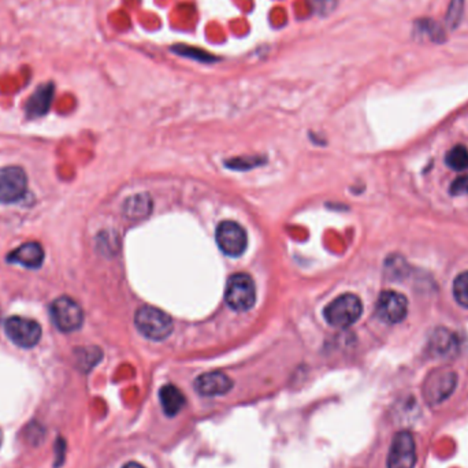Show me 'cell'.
<instances>
[{"mask_svg":"<svg viewBox=\"0 0 468 468\" xmlns=\"http://www.w3.org/2000/svg\"><path fill=\"white\" fill-rule=\"evenodd\" d=\"M135 325L140 333L152 341L166 340L173 331V319L154 306H142L135 315Z\"/></svg>","mask_w":468,"mask_h":468,"instance_id":"1","label":"cell"},{"mask_svg":"<svg viewBox=\"0 0 468 468\" xmlns=\"http://www.w3.org/2000/svg\"><path fill=\"white\" fill-rule=\"evenodd\" d=\"M362 313H363L362 300L356 295L345 293L338 296L326 306L323 316L331 326L345 329L356 323L362 316Z\"/></svg>","mask_w":468,"mask_h":468,"instance_id":"2","label":"cell"},{"mask_svg":"<svg viewBox=\"0 0 468 468\" xmlns=\"http://www.w3.org/2000/svg\"><path fill=\"white\" fill-rule=\"evenodd\" d=\"M226 304L233 311L251 310L256 301V289L252 278L244 273H237L229 278L226 284Z\"/></svg>","mask_w":468,"mask_h":468,"instance_id":"3","label":"cell"},{"mask_svg":"<svg viewBox=\"0 0 468 468\" xmlns=\"http://www.w3.org/2000/svg\"><path fill=\"white\" fill-rule=\"evenodd\" d=\"M456 385L457 375L449 368L433 370L423 382V399L429 405H438L451 396L456 389Z\"/></svg>","mask_w":468,"mask_h":468,"instance_id":"4","label":"cell"},{"mask_svg":"<svg viewBox=\"0 0 468 468\" xmlns=\"http://www.w3.org/2000/svg\"><path fill=\"white\" fill-rule=\"evenodd\" d=\"M51 316L55 326L63 333H73L80 329L84 322L83 308L68 296L59 297L52 303Z\"/></svg>","mask_w":468,"mask_h":468,"instance_id":"5","label":"cell"},{"mask_svg":"<svg viewBox=\"0 0 468 468\" xmlns=\"http://www.w3.org/2000/svg\"><path fill=\"white\" fill-rule=\"evenodd\" d=\"M4 330L13 344L21 348H32L41 338V328L33 321L24 316H11L6 321Z\"/></svg>","mask_w":468,"mask_h":468,"instance_id":"6","label":"cell"},{"mask_svg":"<svg viewBox=\"0 0 468 468\" xmlns=\"http://www.w3.org/2000/svg\"><path fill=\"white\" fill-rule=\"evenodd\" d=\"M217 244L219 249L232 258L241 256L246 249V233L243 226L225 221L217 227Z\"/></svg>","mask_w":468,"mask_h":468,"instance_id":"7","label":"cell"},{"mask_svg":"<svg viewBox=\"0 0 468 468\" xmlns=\"http://www.w3.org/2000/svg\"><path fill=\"white\" fill-rule=\"evenodd\" d=\"M408 312V301L405 296L395 291L382 292L375 306V313L378 319L388 323L396 325L405 319Z\"/></svg>","mask_w":468,"mask_h":468,"instance_id":"8","label":"cell"},{"mask_svg":"<svg viewBox=\"0 0 468 468\" xmlns=\"http://www.w3.org/2000/svg\"><path fill=\"white\" fill-rule=\"evenodd\" d=\"M416 445L412 434L400 432L395 435L388 453V468H414Z\"/></svg>","mask_w":468,"mask_h":468,"instance_id":"9","label":"cell"},{"mask_svg":"<svg viewBox=\"0 0 468 468\" xmlns=\"http://www.w3.org/2000/svg\"><path fill=\"white\" fill-rule=\"evenodd\" d=\"M28 189V177L21 167L0 169V203H16Z\"/></svg>","mask_w":468,"mask_h":468,"instance_id":"10","label":"cell"},{"mask_svg":"<svg viewBox=\"0 0 468 468\" xmlns=\"http://www.w3.org/2000/svg\"><path fill=\"white\" fill-rule=\"evenodd\" d=\"M233 388V381L221 371L202 374L194 381V390L204 397L224 396Z\"/></svg>","mask_w":468,"mask_h":468,"instance_id":"11","label":"cell"},{"mask_svg":"<svg viewBox=\"0 0 468 468\" xmlns=\"http://www.w3.org/2000/svg\"><path fill=\"white\" fill-rule=\"evenodd\" d=\"M7 260L26 269H38L44 261V249L38 243L22 244L7 255Z\"/></svg>","mask_w":468,"mask_h":468,"instance_id":"12","label":"cell"},{"mask_svg":"<svg viewBox=\"0 0 468 468\" xmlns=\"http://www.w3.org/2000/svg\"><path fill=\"white\" fill-rule=\"evenodd\" d=\"M459 348L456 336L447 329L434 330L429 340V352L435 358H451Z\"/></svg>","mask_w":468,"mask_h":468,"instance_id":"13","label":"cell"},{"mask_svg":"<svg viewBox=\"0 0 468 468\" xmlns=\"http://www.w3.org/2000/svg\"><path fill=\"white\" fill-rule=\"evenodd\" d=\"M52 98H53V85L52 84L40 85L26 103V114L31 118L46 115L51 107Z\"/></svg>","mask_w":468,"mask_h":468,"instance_id":"14","label":"cell"},{"mask_svg":"<svg viewBox=\"0 0 468 468\" xmlns=\"http://www.w3.org/2000/svg\"><path fill=\"white\" fill-rule=\"evenodd\" d=\"M159 401L163 408V412L172 417L178 415L187 404L184 393L174 385H165L159 390Z\"/></svg>","mask_w":468,"mask_h":468,"instance_id":"15","label":"cell"},{"mask_svg":"<svg viewBox=\"0 0 468 468\" xmlns=\"http://www.w3.org/2000/svg\"><path fill=\"white\" fill-rule=\"evenodd\" d=\"M152 209V200L148 194H135L125 203V214L130 219H142L150 215Z\"/></svg>","mask_w":468,"mask_h":468,"instance_id":"16","label":"cell"},{"mask_svg":"<svg viewBox=\"0 0 468 468\" xmlns=\"http://www.w3.org/2000/svg\"><path fill=\"white\" fill-rule=\"evenodd\" d=\"M447 165L452 170L463 172L468 169V151L463 145H456L447 154Z\"/></svg>","mask_w":468,"mask_h":468,"instance_id":"17","label":"cell"},{"mask_svg":"<svg viewBox=\"0 0 468 468\" xmlns=\"http://www.w3.org/2000/svg\"><path fill=\"white\" fill-rule=\"evenodd\" d=\"M453 296L462 307L468 308V271L459 274L454 279Z\"/></svg>","mask_w":468,"mask_h":468,"instance_id":"18","label":"cell"},{"mask_svg":"<svg viewBox=\"0 0 468 468\" xmlns=\"http://www.w3.org/2000/svg\"><path fill=\"white\" fill-rule=\"evenodd\" d=\"M77 359L80 367H83L84 370H89L95 364L99 363V360L102 359V352L99 350V348H83L81 350H78Z\"/></svg>","mask_w":468,"mask_h":468,"instance_id":"19","label":"cell"},{"mask_svg":"<svg viewBox=\"0 0 468 468\" xmlns=\"http://www.w3.org/2000/svg\"><path fill=\"white\" fill-rule=\"evenodd\" d=\"M408 266L401 258H390L386 261V276L389 279H400L407 276Z\"/></svg>","mask_w":468,"mask_h":468,"instance_id":"20","label":"cell"},{"mask_svg":"<svg viewBox=\"0 0 468 468\" xmlns=\"http://www.w3.org/2000/svg\"><path fill=\"white\" fill-rule=\"evenodd\" d=\"M306 1L310 4L313 13L319 16H328L336 9L338 0H306Z\"/></svg>","mask_w":468,"mask_h":468,"instance_id":"21","label":"cell"},{"mask_svg":"<svg viewBox=\"0 0 468 468\" xmlns=\"http://www.w3.org/2000/svg\"><path fill=\"white\" fill-rule=\"evenodd\" d=\"M451 193L453 196L468 194V175H462L452 182Z\"/></svg>","mask_w":468,"mask_h":468,"instance_id":"22","label":"cell"},{"mask_svg":"<svg viewBox=\"0 0 468 468\" xmlns=\"http://www.w3.org/2000/svg\"><path fill=\"white\" fill-rule=\"evenodd\" d=\"M462 4H463V0H453L452 1L451 10H449V14H448V22L457 24V19L460 18V13H462Z\"/></svg>","mask_w":468,"mask_h":468,"instance_id":"23","label":"cell"},{"mask_svg":"<svg viewBox=\"0 0 468 468\" xmlns=\"http://www.w3.org/2000/svg\"><path fill=\"white\" fill-rule=\"evenodd\" d=\"M255 165H258V160H254L251 157H248L246 160H240V159L234 160L233 159L232 163H227V166H230L233 169H237V170H244V167H248V170H249V167H254Z\"/></svg>","mask_w":468,"mask_h":468,"instance_id":"24","label":"cell"},{"mask_svg":"<svg viewBox=\"0 0 468 468\" xmlns=\"http://www.w3.org/2000/svg\"><path fill=\"white\" fill-rule=\"evenodd\" d=\"M65 453H66V444H65V441H63L62 438H59V440L56 441V454H55L56 460H59L58 466H61V464L63 463Z\"/></svg>","mask_w":468,"mask_h":468,"instance_id":"25","label":"cell"},{"mask_svg":"<svg viewBox=\"0 0 468 468\" xmlns=\"http://www.w3.org/2000/svg\"><path fill=\"white\" fill-rule=\"evenodd\" d=\"M122 468H145L144 466H141L140 463H136V462H129V463H126L125 466Z\"/></svg>","mask_w":468,"mask_h":468,"instance_id":"26","label":"cell"},{"mask_svg":"<svg viewBox=\"0 0 468 468\" xmlns=\"http://www.w3.org/2000/svg\"><path fill=\"white\" fill-rule=\"evenodd\" d=\"M1 441H3V434L0 432V445H1Z\"/></svg>","mask_w":468,"mask_h":468,"instance_id":"27","label":"cell"}]
</instances>
